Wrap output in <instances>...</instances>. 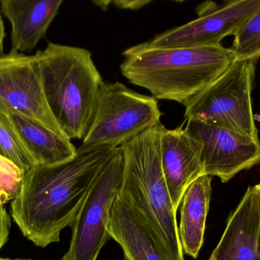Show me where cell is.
I'll list each match as a JSON object with an SVG mask.
<instances>
[{
  "mask_svg": "<svg viewBox=\"0 0 260 260\" xmlns=\"http://www.w3.org/2000/svg\"><path fill=\"white\" fill-rule=\"evenodd\" d=\"M117 149L77 150L67 161L38 165L25 172L21 192L11 204L12 218L23 235L37 247L59 242L61 232L72 227Z\"/></svg>",
  "mask_w": 260,
  "mask_h": 260,
  "instance_id": "1",
  "label": "cell"
},
{
  "mask_svg": "<svg viewBox=\"0 0 260 260\" xmlns=\"http://www.w3.org/2000/svg\"><path fill=\"white\" fill-rule=\"evenodd\" d=\"M122 75L154 99L186 108L237 60L232 48L203 47L148 48L140 44L123 52Z\"/></svg>",
  "mask_w": 260,
  "mask_h": 260,
  "instance_id": "2",
  "label": "cell"
},
{
  "mask_svg": "<svg viewBox=\"0 0 260 260\" xmlns=\"http://www.w3.org/2000/svg\"><path fill=\"white\" fill-rule=\"evenodd\" d=\"M35 56L50 112L67 138L82 140L94 118L104 84L91 52L49 43Z\"/></svg>",
  "mask_w": 260,
  "mask_h": 260,
  "instance_id": "3",
  "label": "cell"
},
{
  "mask_svg": "<svg viewBox=\"0 0 260 260\" xmlns=\"http://www.w3.org/2000/svg\"><path fill=\"white\" fill-rule=\"evenodd\" d=\"M161 123L120 147L123 169L119 194L148 220L171 260H185L173 206L160 161Z\"/></svg>",
  "mask_w": 260,
  "mask_h": 260,
  "instance_id": "4",
  "label": "cell"
},
{
  "mask_svg": "<svg viewBox=\"0 0 260 260\" xmlns=\"http://www.w3.org/2000/svg\"><path fill=\"white\" fill-rule=\"evenodd\" d=\"M157 99L136 92L120 83L104 82L97 108L79 151L120 148L160 123Z\"/></svg>",
  "mask_w": 260,
  "mask_h": 260,
  "instance_id": "5",
  "label": "cell"
},
{
  "mask_svg": "<svg viewBox=\"0 0 260 260\" xmlns=\"http://www.w3.org/2000/svg\"><path fill=\"white\" fill-rule=\"evenodd\" d=\"M256 60H236L185 110L186 121L221 126L259 141L252 109Z\"/></svg>",
  "mask_w": 260,
  "mask_h": 260,
  "instance_id": "6",
  "label": "cell"
},
{
  "mask_svg": "<svg viewBox=\"0 0 260 260\" xmlns=\"http://www.w3.org/2000/svg\"><path fill=\"white\" fill-rule=\"evenodd\" d=\"M121 150L117 148L88 192L74 223L70 248L60 260H97L111 239L108 224L123 176Z\"/></svg>",
  "mask_w": 260,
  "mask_h": 260,
  "instance_id": "7",
  "label": "cell"
},
{
  "mask_svg": "<svg viewBox=\"0 0 260 260\" xmlns=\"http://www.w3.org/2000/svg\"><path fill=\"white\" fill-rule=\"evenodd\" d=\"M260 10V0H229L202 11L186 24L167 30L141 45L148 48L203 47L221 44Z\"/></svg>",
  "mask_w": 260,
  "mask_h": 260,
  "instance_id": "8",
  "label": "cell"
},
{
  "mask_svg": "<svg viewBox=\"0 0 260 260\" xmlns=\"http://www.w3.org/2000/svg\"><path fill=\"white\" fill-rule=\"evenodd\" d=\"M0 113L22 114L64 135L47 105L35 55L12 50L0 56Z\"/></svg>",
  "mask_w": 260,
  "mask_h": 260,
  "instance_id": "9",
  "label": "cell"
},
{
  "mask_svg": "<svg viewBox=\"0 0 260 260\" xmlns=\"http://www.w3.org/2000/svg\"><path fill=\"white\" fill-rule=\"evenodd\" d=\"M186 131L202 145L205 174L227 183L260 161V142L234 130L199 121H186Z\"/></svg>",
  "mask_w": 260,
  "mask_h": 260,
  "instance_id": "10",
  "label": "cell"
},
{
  "mask_svg": "<svg viewBox=\"0 0 260 260\" xmlns=\"http://www.w3.org/2000/svg\"><path fill=\"white\" fill-rule=\"evenodd\" d=\"M160 161L173 206L177 212L186 189L204 175L202 145L183 126H164L160 135Z\"/></svg>",
  "mask_w": 260,
  "mask_h": 260,
  "instance_id": "11",
  "label": "cell"
},
{
  "mask_svg": "<svg viewBox=\"0 0 260 260\" xmlns=\"http://www.w3.org/2000/svg\"><path fill=\"white\" fill-rule=\"evenodd\" d=\"M108 233L120 244L126 260H171L151 223L120 194L113 205Z\"/></svg>",
  "mask_w": 260,
  "mask_h": 260,
  "instance_id": "12",
  "label": "cell"
},
{
  "mask_svg": "<svg viewBox=\"0 0 260 260\" xmlns=\"http://www.w3.org/2000/svg\"><path fill=\"white\" fill-rule=\"evenodd\" d=\"M209 260H260V192L250 186Z\"/></svg>",
  "mask_w": 260,
  "mask_h": 260,
  "instance_id": "13",
  "label": "cell"
},
{
  "mask_svg": "<svg viewBox=\"0 0 260 260\" xmlns=\"http://www.w3.org/2000/svg\"><path fill=\"white\" fill-rule=\"evenodd\" d=\"M63 0H0L12 26V50L30 51L45 37Z\"/></svg>",
  "mask_w": 260,
  "mask_h": 260,
  "instance_id": "14",
  "label": "cell"
},
{
  "mask_svg": "<svg viewBox=\"0 0 260 260\" xmlns=\"http://www.w3.org/2000/svg\"><path fill=\"white\" fill-rule=\"evenodd\" d=\"M212 177H199L182 199L179 238L183 253L197 259L204 242L206 218L212 197Z\"/></svg>",
  "mask_w": 260,
  "mask_h": 260,
  "instance_id": "15",
  "label": "cell"
},
{
  "mask_svg": "<svg viewBox=\"0 0 260 260\" xmlns=\"http://www.w3.org/2000/svg\"><path fill=\"white\" fill-rule=\"evenodd\" d=\"M24 146L40 165L67 161L77 154L71 139L44 123L19 114H8Z\"/></svg>",
  "mask_w": 260,
  "mask_h": 260,
  "instance_id": "16",
  "label": "cell"
},
{
  "mask_svg": "<svg viewBox=\"0 0 260 260\" xmlns=\"http://www.w3.org/2000/svg\"><path fill=\"white\" fill-rule=\"evenodd\" d=\"M0 155L27 172L38 165L28 152L9 116L0 113Z\"/></svg>",
  "mask_w": 260,
  "mask_h": 260,
  "instance_id": "17",
  "label": "cell"
},
{
  "mask_svg": "<svg viewBox=\"0 0 260 260\" xmlns=\"http://www.w3.org/2000/svg\"><path fill=\"white\" fill-rule=\"evenodd\" d=\"M234 36L232 50L237 60H257L260 57V10Z\"/></svg>",
  "mask_w": 260,
  "mask_h": 260,
  "instance_id": "18",
  "label": "cell"
},
{
  "mask_svg": "<svg viewBox=\"0 0 260 260\" xmlns=\"http://www.w3.org/2000/svg\"><path fill=\"white\" fill-rule=\"evenodd\" d=\"M25 172L12 160L0 155V203L15 200L21 192Z\"/></svg>",
  "mask_w": 260,
  "mask_h": 260,
  "instance_id": "19",
  "label": "cell"
},
{
  "mask_svg": "<svg viewBox=\"0 0 260 260\" xmlns=\"http://www.w3.org/2000/svg\"><path fill=\"white\" fill-rule=\"evenodd\" d=\"M10 229V216L5 209L4 205L0 203V251L7 243Z\"/></svg>",
  "mask_w": 260,
  "mask_h": 260,
  "instance_id": "20",
  "label": "cell"
},
{
  "mask_svg": "<svg viewBox=\"0 0 260 260\" xmlns=\"http://www.w3.org/2000/svg\"><path fill=\"white\" fill-rule=\"evenodd\" d=\"M153 1L154 0H116L114 4L120 9L137 10Z\"/></svg>",
  "mask_w": 260,
  "mask_h": 260,
  "instance_id": "21",
  "label": "cell"
},
{
  "mask_svg": "<svg viewBox=\"0 0 260 260\" xmlns=\"http://www.w3.org/2000/svg\"><path fill=\"white\" fill-rule=\"evenodd\" d=\"M6 37V32H5L4 22H3V18H2L1 11H0V56L4 55V39Z\"/></svg>",
  "mask_w": 260,
  "mask_h": 260,
  "instance_id": "22",
  "label": "cell"
},
{
  "mask_svg": "<svg viewBox=\"0 0 260 260\" xmlns=\"http://www.w3.org/2000/svg\"><path fill=\"white\" fill-rule=\"evenodd\" d=\"M92 1L96 6L100 7L101 9H103V10H107L110 5L111 3H114L116 0H92Z\"/></svg>",
  "mask_w": 260,
  "mask_h": 260,
  "instance_id": "23",
  "label": "cell"
},
{
  "mask_svg": "<svg viewBox=\"0 0 260 260\" xmlns=\"http://www.w3.org/2000/svg\"><path fill=\"white\" fill-rule=\"evenodd\" d=\"M0 260H31L29 259H8V258H6V259H5V258H0Z\"/></svg>",
  "mask_w": 260,
  "mask_h": 260,
  "instance_id": "24",
  "label": "cell"
},
{
  "mask_svg": "<svg viewBox=\"0 0 260 260\" xmlns=\"http://www.w3.org/2000/svg\"><path fill=\"white\" fill-rule=\"evenodd\" d=\"M172 1L177 2V3H183V2L188 1V0H172Z\"/></svg>",
  "mask_w": 260,
  "mask_h": 260,
  "instance_id": "25",
  "label": "cell"
},
{
  "mask_svg": "<svg viewBox=\"0 0 260 260\" xmlns=\"http://www.w3.org/2000/svg\"><path fill=\"white\" fill-rule=\"evenodd\" d=\"M256 187L258 188V189H259V191L260 192V183H259V184L256 185Z\"/></svg>",
  "mask_w": 260,
  "mask_h": 260,
  "instance_id": "26",
  "label": "cell"
}]
</instances>
